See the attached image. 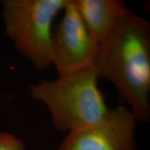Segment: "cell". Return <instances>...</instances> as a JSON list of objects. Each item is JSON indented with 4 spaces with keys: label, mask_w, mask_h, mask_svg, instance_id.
<instances>
[{
    "label": "cell",
    "mask_w": 150,
    "mask_h": 150,
    "mask_svg": "<svg viewBox=\"0 0 150 150\" xmlns=\"http://www.w3.org/2000/svg\"><path fill=\"white\" fill-rule=\"evenodd\" d=\"M138 121L150 118V24L130 9L100 45L95 63Z\"/></svg>",
    "instance_id": "obj_1"
},
{
    "label": "cell",
    "mask_w": 150,
    "mask_h": 150,
    "mask_svg": "<svg viewBox=\"0 0 150 150\" xmlns=\"http://www.w3.org/2000/svg\"><path fill=\"white\" fill-rule=\"evenodd\" d=\"M0 150H25L23 142L13 134L0 132Z\"/></svg>",
    "instance_id": "obj_7"
},
{
    "label": "cell",
    "mask_w": 150,
    "mask_h": 150,
    "mask_svg": "<svg viewBox=\"0 0 150 150\" xmlns=\"http://www.w3.org/2000/svg\"><path fill=\"white\" fill-rule=\"evenodd\" d=\"M99 78L95 65L54 80H40L31 86L29 93L47 106L54 127L69 133L97 122L109 110L99 88Z\"/></svg>",
    "instance_id": "obj_2"
},
{
    "label": "cell",
    "mask_w": 150,
    "mask_h": 150,
    "mask_svg": "<svg viewBox=\"0 0 150 150\" xmlns=\"http://www.w3.org/2000/svg\"><path fill=\"white\" fill-rule=\"evenodd\" d=\"M91 37L99 44L112 33L129 8L120 0H74Z\"/></svg>",
    "instance_id": "obj_6"
},
{
    "label": "cell",
    "mask_w": 150,
    "mask_h": 150,
    "mask_svg": "<svg viewBox=\"0 0 150 150\" xmlns=\"http://www.w3.org/2000/svg\"><path fill=\"white\" fill-rule=\"evenodd\" d=\"M137 121L129 108L117 105L97 122L69 132L58 150H136Z\"/></svg>",
    "instance_id": "obj_5"
},
{
    "label": "cell",
    "mask_w": 150,
    "mask_h": 150,
    "mask_svg": "<svg viewBox=\"0 0 150 150\" xmlns=\"http://www.w3.org/2000/svg\"><path fill=\"white\" fill-rule=\"evenodd\" d=\"M63 11L52 33V65L58 76L95 65L100 48L86 29L74 0H67Z\"/></svg>",
    "instance_id": "obj_4"
},
{
    "label": "cell",
    "mask_w": 150,
    "mask_h": 150,
    "mask_svg": "<svg viewBox=\"0 0 150 150\" xmlns=\"http://www.w3.org/2000/svg\"><path fill=\"white\" fill-rule=\"evenodd\" d=\"M67 0H7L3 3L6 32L37 70L52 65V24Z\"/></svg>",
    "instance_id": "obj_3"
}]
</instances>
